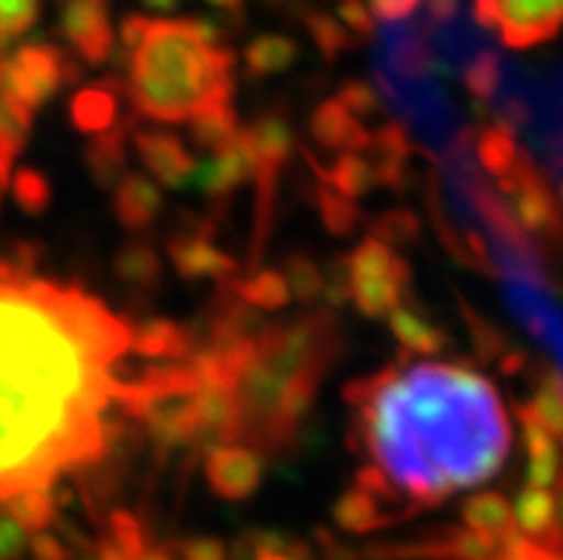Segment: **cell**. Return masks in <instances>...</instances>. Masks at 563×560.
<instances>
[{
    "label": "cell",
    "instance_id": "49",
    "mask_svg": "<svg viewBox=\"0 0 563 560\" xmlns=\"http://www.w3.org/2000/svg\"><path fill=\"white\" fill-rule=\"evenodd\" d=\"M152 18H146V14L141 12H132L126 14L121 21V26H118V37H121V46H123V55H132V52L137 50V43L143 41V35H146V29H150Z\"/></svg>",
    "mask_w": 563,
    "mask_h": 560
},
{
    "label": "cell",
    "instance_id": "15",
    "mask_svg": "<svg viewBox=\"0 0 563 560\" xmlns=\"http://www.w3.org/2000/svg\"><path fill=\"white\" fill-rule=\"evenodd\" d=\"M114 218L126 232H146L164 212V191L146 175L126 172L112 189Z\"/></svg>",
    "mask_w": 563,
    "mask_h": 560
},
{
    "label": "cell",
    "instance_id": "58",
    "mask_svg": "<svg viewBox=\"0 0 563 560\" xmlns=\"http://www.w3.org/2000/svg\"><path fill=\"white\" fill-rule=\"evenodd\" d=\"M3 191H7V189H3V186H0V200H3Z\"/></svg>",
    "mask_w": 563,
    "mask_h": 560
},
{
    "label": "cell",
    "instance_id": "26",
    "mask_svg": "<svg viewBox=\"0 0 563 560\" xmlns=\"http://www.w3.org/2000/svg\"><path fill=\"white\" fill-rule=\"evenodd\" d=\"M118 281L129 284L137 292H150L164 281V261L155 252V246L146 241H129L118 249L112 263Z\"/></svg>",
    "mask_w": 563,
    "mask_h": 560
},
{
    "label": "cell",
    "instance_id": "6",
    "mask_svg": "<svg viewBox=\"0 0 563 560\" xmlns=\"http://www.w3.org/2000/svg\"><path fill=\"white\" fill-rule=\"evenodd\" d=\"M80 64L52 43H21L0 61V95L35 114L66 84H78Z\"/></svg>",
    "mask_w": 563,
    "mask_h": 560
},
{
    "label": "cell",
    "instance_id": "5",
    "mask_svg": "<svg viewBox=\"0 0 563 560\" xmlns=\"http://www.w3.org/2000/svg\"><path fill=\"white\" fill-rule=\"evenodd\" d=\"M250 138L255 146V215H252V238H250V270L264 261L269 246L272 223H275V204H278L280 172L295 150V129L284 112L266 109L252 121Z\"/></svg>",
    "mask_w": 563,
    "mask_h": 560
},
{
    "label": "cell",
    "instance_id": "59",
    "mask_svg": "<svg viewBox=\"0 0 563 560\" xmlns=\"http://www.w3.org/2000/svg\"><path fill=\"white\" fill-rule=\"evenodd\" d=\"M561 198H563V186H561Z\"/></svg>",
    "mask_w": 563,
    "mask_h": 560
},
{
    "label": "cell",
    "instance_id": "55",
    "mask_svg": "<svg viewBox=\"0 0 563 560\" xmlns=\"http://www.w3.org/2000/svg\"><path fill=\"white\" fill-rule=\"evenodd\" d=\"M135 560H175L172 558V549H164V547H150L146 552L141 554V558Z\"/></svg>",
    "mask_w": 563,
    "mask_h": 560
},
{
    "label": "cell",
    "instance_id": "27",
    "mask_svg": "<svg viewBox=\"0 0 563 560\" xmlns=\"http://www.w3.org/2000/svg\"><path fill=\"white\" fill-rule=\"evenodd\" d=\"M303 157H307L309 169L314 172V178L321 180V184L332 186L343 198H364V195L372 191V186H375L369 166H366V161L361 155H338V161L332 166L318 164V157L309 150H303Z\"/></svg>",
    "mask_w": 563,
    "mask_h": 560
},
{
    "label": "cell",
    "instance_id": "22",
    "mask_svg": "<svg viewBox=\"0 0 563 560\" xmlns=\"http://www.w3.org/2000/svg\"><path fill=\"white\" fill-rule=\"evenodd\" d=\"M389 329L398 338V343L404 347L407 355H438L441 349H446L450 338L446 332L438 327H432L421 312H418V306L404 300L398 309L389 312Z\"/></svg>",
    "mask_w": 563,
    "mask_h": 560
},
{
    "label": "cell",
    "instance_id": "12",
    "mask_svg": "<svg viewBox=\"0 0 563 560\" xmlns=\"http://www.w3.org/2000/svg\"><path fill=\"white\" fill-rule=\"evenodd\" d=\"M207 483L214 497L229 501V504H241L250 501L264 481V461L246 447H218L207 452Z\"/></svg>",
    "mask_w": 563,
    "mask_h": 560
},
{
    "label": "cell",
    "instance_id": "36",
    "mask_svg": "<svg viewBox=\"0 0 563 560\" xmlns=\"http://www.w3.org/2000/svg\"><path fill=\"white\" fill-rule=\"evenodd\" d=\"M100 540H107L109 547L121 554V560H135L150 549V535H146L143 524L137 520V515H132L129 509L109 512L107 535Z\"/></svg>",
    "mask_w": 563,
    "mask_h": 560
},
{
    "label": "cell",
    "instance_id": "56",
    "mask_svg": "<svg viewBox=\"0 0 563 560\" xmlns=\"http://www.w3.org/2000/svg\"><path fill=\"white\" fill-rule=\"evenodd\" d=\"M146 12H172L175 9V3L172 0H152V3H146Z\"/></svg>",
    "mask_w": 563,
    "mask_h": 560
},
{
    "label": "cell",
    "instance_id": "16",
    "mask_svg": "<svg viewBox=\"0 0 563 560\" xmlns=\"http://www.w3.org/2000/svg\"><path fill=\"white\" fill-rule=\"evenodd\" d=\"M309 135L321 150L338 152V155H357L369 143V129L355 121L335 98L314 107L312 118H309Z\"/></svg>",
    "mask_w": 563,
    "mask_h": 560
},
{
    "label": "cell",
    "instance_id": "43",
    "mask_svg": "<svg viewBox=\"0 0 563 560\" xmlns=\"http://www.w3.org/2000/svg\"><path fill=\"white\" fill-rule=\"evenodd\" d=\"M335 100L361 123L369 121V118H378V114L384 112L380 95L375 92L366 80L352 78L346 80V84H341V92H338Z\"/></svg>",
    "mask_w": 563,
    "mask_h": 560
},
{
    "label": "cell",
    "instance_id": "11",
    "mask_svg": "<svg viewBox=\"0 0 563 560\" xmlns=\"http://www.w3.org/2000/svg\"><path fill=\"white\" fill-rule=\"evenodd\" d=\"M60 32L71 43V50L78 52L80 61L89 66L107 64L114 55L118 37L112 29V14L107 3L100 0H75L60 9Z\"/></svg>",
    "mask_w": 563,
    "mask_h": 560
},
{
    "label": "cell",
    "instance_id": "9",
    "mask_svg": "<svg viewBox=\"0 0 563 560\" xmlns=\"http://www.w3.org/2000/svg\"><path fill=\"white\" fill-rule=\"evenodd\" d=\"M475 23L500 37L509 50H529L547 43L563 29V3H512V0H484L472 7Z\"/></svg>",
    "mask_w": 563,
    "mask_h": 560
},
{
    "label": "cell",
    "instance_id": "35",
    "mask_svg": "<svg viewBox=\"0 0 563 560\" xmlns=\"http://www.w3.org/2000/svg\"><path fill=\"white\" fill-rule=\"evenodd\" d=\"M52 490V486H49ZM49 490H29L21 495H12L3 501V512L14 524L21 526L23 532H43L46 526L55 520V501H52Z\"/></svg>",
    "mask_w": 563,
    "mask_h": 560
},
{
    "label": "cell",
    "instance_id": "28",
    "mask_svg": "<svg viewBox=\"0 0 563 560\" xmlns=\"http://www.w3.org/2000/svg\"><path fill=\"white\" fill-rule=\"evenodd\" d=\"M223 286H229V292L255 312L257 309L261 312H278L289 304V289H286V281L278 270H257L250 272L246 277L238 275L235 281H229Z\"/></svg>",
    "mask_w": 563,
    "mask_h": 560
},
{
    "label": "cell",
    "instance_id": "44",
    "mask_svg": "<svg viewBox=\"0 0 563 560\" xmlns=\"http://www.w3.org/2000/svg\"><path fill=\"white\" fill-rule=\"evenodd\" d=\"M41 21V3L35 0H0V37L18 41Z\"/></svg>",
    "mask_w": 563,
    "mask_h": 560
},
{
    "label": "cell",
    "instance_id": "10",
    "mask_svg": "<svg viewBox=\"0 0 563 560\" xmlns=\"http://www.w3.org/2000/svg\"><path fill=\"white\" fill-rule=\"evenodd\" d=\"M255 175V146H252L250 129L241 127L238 135L221 152L203 157L192 169L195 189L212 206L223 209L229 198Z\"/></svg>",
    "mask_w": 563,
    "mask_h": 560
},
{
    "label": "cell",
    "instance_id": "13",
    "mask_svg": "<svg viewBox=\"0 0 563 560\" xmlns=\"http://www.w3.org/2000/svg\"><path fill=\"white\" fill-rule=\"evenodd\" d=\"M129 143L135 146L146 169L169 189H184L192 180L195 157L178 135L164 129H135L129 132Z\"/></svg>",
    "mask_w": 563,
    "mask_h": 560
},
{
    "label": "cell",
    "instance_id": "23",
    "mask_svg": "<svg viewBox=\"0 0 563 560\" xmlns=\"http://www.w3.org/2000/svg\"><path fill=\"white\" fill-rule=\"evenodd\" d=\"M298 41L289 35H278V32H264V35H257L243 50V64H246L250 78L255 80L284 75V72H289L298 64Z\"/></svg>",
    "mask_w": 563,
    "mask_h": 560
},
{
    "label": "cell",
    "instance_id": "54",
    "mask_svg": "<svg viewBox=\"0 0 563 560\" xmlns=\"http://www.w3.org/2000/svg\"><path fill=\"white\" fill-rule=\"evenodd\" d=\"M209 12L214 14L212 21L229 32V29H241L246 23V7L238 3V0H229V3H209Z\"/></svg>",
    "mask_w": 563,
    "mask_h": 560
},
{
    "label": "cell",
    "instance_id": "53",
    "mask_svg": "<svg viewBox=\"0 0 563 560\" xmlns=\"http://www.w3.org/2000/svg\"><path fill=\"white\" fill-rule=\"evenodd\" d=\"M552 490H555L552 492V501H555V518H552V529L541 547L550 549V552L555 554H563V463H561V475H558Z\"/></svg>",
    "mask_w": 563,
    "mask_h": 560
},
{
    "label": "cell",
    "instance_id": "39",
    "mask_svg": "<svg viewBox=\"0 0 563 560\" xmlns=\"http://www.w3.org/2000/svg\"><path fill=\"white\" fill-rule=\"evenodd\" d=\"M461 80H464L466 92L478 103H486L498 95L500 86V61L493 50H484L481 46L475 55L461 66Z\"/></svg>",
    "mask_w": 563,
    "mask_h": 560
},
{
    "label": "cell",
    "instance_id": "51",
    "mask_svg": "<svg viewBox=\"0 0 563 560\" xmlns=\"http://www.w3.org/2000/svg\"><path fill=\"white\" fill-rule=\"evenodd\" d=\"M338 21L346 29L357 32L361 37H369L375 32V21H372L369 9L364 3H341L338 7Z\"/></svg>",
    "mask_w": 563,
    "mask_h": 560
},
{
    "label": "cell",
    "instance_id": "1",
    "mask_svg": "<svg viewBox=\"0 0 563 560\" xmlns=\"http://www.w3.org/2000/svg\"><path fill=\"white\" fill-rule=\"evenodd\" d=\"M123 352L126 323L80 289L0 284V504L100 461Z\"/></svg>",
    "mask_w": 563,
    "mask_h": 560
},
{
    "label": "cell",
    "instance_id": "31",
    "mask_svg": "<svg viewBox=\"0 0 563 560\" xmlns=\"http://www.w3.org/2000/svg\"><path fill=\"white\" fill-rule=\"evenodd\" d=\"M475 150H478L481 166L498 180L507 178L509 172L515 169V164H518V157L523 155L507 123H493V127L481 129Z\"/></svg>",
    "mask_w": 563,
    "mask_h": 560
},
{
    "label": "cell",
    "instance_id": "2",
    "mask_svg": "<svg viewBox=\"0 0 563 560\" xmlns=\"http://www.w3.org/2000/svg\"><path fill=\"white\" fill-rule=\"evenodd\" d=\"M400 363L352 381L343 397L357 409L352 449L364 447L407 509L441 504L498 475L509 454V420L484 375L455 363Z\"/></svg>",
    "mask_w": 563,
    "mask_h": 560
},
{
    "label": "cell",
    "instance_id": "50",
    "mask_svg": "<svg viewBox=\"0 0 563 560\" xmlns=\"http://www.w3.org/2000/svg\"><path fill=\"white\" fill-rule=\"evenodd\" d=\"M369 9L372 21L384 23V26H393V23H404L409 14H418V3H409V0H400V3H386V0H375Z\"/></svg>",
    "mask_w": 563,
    "mask_h": 560
},
{
    "label": "cell",
    "instance_id": "34",
    "mask_svg": "<svg viewBox=\"0 0 563 560\" xmlns=\"http://www.w3.org/2000/svg\"><path fill=\"white\" fill-rule=\"evenodd\" d=\"M298 14L303 29H307L309 37H312V43L327 61H335L341 52H350L357 46V37H352L350 29L343 26L338 18H332V14L309 7H300Z\"/></svg>",
    "mask_w": 563,
    "mask_h": 560
},
{
    "label": "cell",
    "instance_id": "3",
    "mask_svg": "<svg viewBox=\"0 0 563 560\" xmlns=\"http://www.w3.org/2000/svg\"><path fill=\"white\" fill-rule=\"evenodd\" d=\"M341 347V323L329 309L266 323L232 383L238 440L257 449V458L292 449Z\"/></svg>",
    "mask_w": 563,
    "mask_h": 560
},
{
    "label": "cell",
    "instance_id": "18",
    "mask_svg": "<svg viewBox=\"0 0 563 560\" xmlns=\"http://www.w3.org/2000/svg\"><path fill=\"white\" fill-rule=\"evenodd\" d=\"M123 84L118 78H103L75 92L69 103L71 123L84 135H103L121 118Z\"/></svg>",
    "mask_w": 563,
    "mask_h": 560
},
{
    "label": "cell",
    "instance_id": "41",
    "mask_svg": "<svg viewBox=\"0 0 563 560\" xmlns=\"http://www.w3.org/2000/svg\"><path fill=\"white\" fill-rule=\"evenodd\" d=\"M372 238L384 246H409L421 238V220L412 209H386L369 220Z\"/></svg>",
    "mask_w": 563,
    "mask_h": 560
},
{
    "label": "cell",
    "instance_id": "38",
    "mask_svg": "<svg viewBox=\"0 0 563 560\" xmlns=\"http://www.w3.org/2000/svg\"><path fill=\"white\" fill-rule=\"evenodd\" d=\"M343 263H346L350 281H366V277L393 275L398 255L380 241H375V238H366V241H361L352 249L350 255L343 257Z\"/></svg>",
    "mask_w": 563,
    "mask_h": 560
},
{
    "label": "cell",
    "instance_id": "7",
    "mask_svg": "<svg viewBox=\"0 0 563 560\" xmlns=\"http://www.w3.org/2000/svg\"><path fill=\"white\" fill-rule=\"evenodd\" d=\"M498 195L509 198V215L536 252L552 246V243H563L561 206H558L550 184L543 180L538 166L527 155L518 157L515 169L507 178L498 180Z\"/></svg>",
    "mask_w": 563,
    "mask_h": 560
},
{
    "label": "cell",
    "instance_id": "25",
    "mask_svg": "<svg viewBox=\"0 0 563 560\" xmlns=\"http://www.w3.org/2000/svg\"><path fill=\"white\" fill-rule=\"evenodd\" d=\"M527 411L563 447V377L555 366H538Z\"/></svg>",
    "mask_w": 563,
    "mask_h": 560
},
{
    "label": "cell",
    "instance_id": "24",
    "mask_svg": "<svg viewBox=\"0 0 563 560\" xmlns=\"http://www.w3.org/2000/svg\"><path fill=\"white\" fill-rule=\"evenodd\" d=\"M332 520L346 535H366L375 532V529H384V526L398 524V518L389 515L384 504H378L375 497L355 490V486L338 497L335 506H332Z\"/></svg>",
    "mask_w": 563,
    "mask_h": 560
},
{
    "label": "cell",
    "instance_id": "45",
    "mask_svg": "<svg viewBox=\"0 0 563 560\" xmlns=\"http://www.w3.org/2000/svg\"><path fill=\"white\" fill-rule=\"evenodd\" d=\"M323 300H327L329 312H335L338 306L350 300V275H346V263L343 257H332L329 266L323 270Z\"/></svg>",
    "mask_w": 563,
    "mask_h": 560
},
{
    "label": "cell",
    "instance_id": "19",
    "mask_svg": "<svg viewBox=\"0 0 563 560\" xmlns=\"http://www.w3.org/2000/svg\"><path fill=\"white\" fill-rule=\"evenodd\" d=\"M129 352L150 361L180 363L192 355V332L169 318L141 320L135 329H129Z\"/></svg>",
    "mask_w": 563,
    "mask_h": 560
},
{
    "label": "cell",
    "instance_id": "29",
    "mask_svg": "<svg viewBox=\"0 0 563 560\" xmlns=\"http://www.w3.org/2000/svg\"><path fill=\"white\" fill-rule=\"evenodd\" d=\"M466 529L481 535H489L495 540H504L509 532H515L512 524V504L500 492H481L472 495L461 509Z\"/></svg>",
    "mask_w": 563,
    "mask_h": 560
},
{
    "label": "cell",
    "instance_id": "47",
    "mask_svg": "<svg viewBox=\"0 0 563 560\" xmlns=\"http://www.w3.org/2000/svg\"><path fill=\"white\" fill-rule=\"evenodd\" d=\"M26 532L0 506V560H18L26 552Z\"/></svg>",
    "mask_w": 563,
    "mask_h": 560
},
{
    "label": "cell",
    "instance_id": "40",
    "mask_svg": "<svg viewBox=\"0 0 563 560\" xmlns=\"http://www.w3.org/2000/svg\"><path fill=\"white\" fill-rule=\"evenodd\" d=\"M9 184H12V198L14 204L21 206V212L37 218V215H43L52 206L49 178H46L41 169H35V166H23V169H18Z\"/></svg>",
    "mask_w": 563,
    "mask_h": 560
},
{
    "label": "cell",
    "instance_id": "52",
    "mask_svg": "<svg viewBox=\"0 0 563 560\" xmlns=\"http://www.w3.org/2000/svg\"><path fill=\"white\" fill-rule=\"evenodd\" d=\"M29 554H32V560H71L64 540H57L49 532L32 535V540H29Z\"/></svg>",
    "mask_w": 563,
    "mask_h": 560
},
{
    "label": "cell",
    "instance_id": "30",
    "mask_svg": "<svg viewBox=\"0 0 563 560\" xmlns=\"http://www.w3.org/2000/svg\"><path fill=\"white\" fill-rule=\"evenodd\" d=\"M552 518H555V501L552 492L547 490H521L512 504V524L515 532L523 535L527 540L543 543L552 529Z\"/></svg>",
    "mask_w": 563,
    "mask_h": 560
},
{
    "label": "cell",
    "instance_id": "20",
    "mask_svg": "<svg viewBox=\"0 0 563 560\" xmlns=\"http://www.w3.org/2000/svg\"><path fill=\"white\" fill-rule=\"evenodd\" d=\"M518 424L523 432V447H527L529 463H527V483L529 490H547L555 486L558 475H561V454H558V443L541 424L527 411V406L518 404Z\"/></svg>",
    "mask_w": 563,
    "mask_h": 560
},
{
    "label": "cell",
    "instance_id": "21",
    "mask_svg": "<svg viewBox=\"0 0 563 560\" xmlns=\"http://www.w3.org/2000/svg\"><path fill=\"white\" fill-rule=\"evenodd\" d=\"M126 123H114L109 132L89 138V143H86V169H89V178H92L100 189H114V184L126 175Z\"/></svg>",
    "mask_w": 563,
    "mask_h": 560
},
{
    "label": "cell",
    "instance_id": "17",
    "mask_svg": "<svg viewBox=\"0 0 563 560\" xmlns=\"http://www.w3.org/2000/svg\"><path fill=\"white\" fill-rule=\"evenodd\" d=\"M409 298H412V266L400 255L393 275L350 281V300L366 318H389V312Z\"/></svg>",
    "mask_w": 563,
    "mask_h": 560
},
{
    "label": "cell",
    "instance_id": "32",
    "mask_svg": "<svg viewBox=\"0 0 563 560\" xmlns=\"http://www.w3.org/2000/svg\"><path fill=\"white\" fill-rule=\"evenodd\" d=\"M312 204L321 215V223L332 238H350L355 234L357 223H361V209L355 200L338 195L332 186L314 180L312 186Z\"/></svg>",
    "mask_w": 563,
    "mask_h": 560
},
{
    "label": "cell",
    "instance_id": "48",
    "mask_svg": "<svg viewBox=\"0 0 563 560\" xmlns=\"http://www.w3.org/2000/svg\"><path fill=\"white\" fill-rule=\"evenodd\" d=\"M314 540H318V547H321V560H364L361 549L346 547V543H343L332 529H327V526H321V529L314 532Z\"/></svg>",
    "mask_w": 563,
    "mask_h": 560
},
{
    "label": "cell",
    "instance_id": "8",
    "mask_svg": "<svg viewBox=\"0 0 563 560\" xmlns=\"http://www.w3.org/2000/svg\"><path fill=\"white\" fill-rule=\"evenodd\" d=\"M214 223L209 215L180 212L175 220V229L166 238V252L184 281H200V277H212L218 286L235 281L241 266L232 255L212 243Z\"/></svg>",
    "mask_w": 563,
    "mask_h": 560
},
{
    "label": "cell",
    "instance_id": "33",
    "mask_svg": "<svg viewBox=\"0 0 563 560\" xmlns=\"http://www.w3.org/2000/svg\"><path fill=\"white\" fill-rule=\"evenodd\" d=\"M238 114L232 109V103L227 107H212L207 112H200L198 118L189 121V138L198 146L200 152H221L223 146H229V141L238 135Z\"/></svg>",
    "mask_w": 563,
    "mask_h": 560
},
{
    "label": "cell",
    "instance_id": "4",
    "mask_svg": "<svg viewBox=\"0 0 563 560\" xmlns=\"http://www.w3.org/2000/svg\"><path fill=\"white\" fill-rule=\"evenodd\" d=\"M126 98L135 114L157 123H186L235 95V55L209 50L184 21L157 18L129 55Z\"/></svg>",
    "mask_w": 563,
    "mask_h": 560
},
{
    "label": "cell",
    "instance_id": "46",
    "mask_svg": "<svg viewBox=\"0 0 563 560\" xmlns=\"http://www.w3.org/2000/svg\"><path fill=\"white\" fill-rule=\"evenodd\" d=\"M180 560H227V547L223 540L209 538V535H198V538L180 540V547L175 549Z\"/></svg>",
    "mask_w": 563,
    "mask_h": 560
},
{
    "label": "cell",
    "instance_id": "37",
    "mask_svg": "<svg viewBox=\"0 0 563 560\" xmlns=\"http://www.w3.org/2000/svg\"><path fill=\"white\" fill-rule=\"evenodd\" d=\"M284 281L289 289V298H298L300 304H312L323 295V270L321 263L309 257L307 252H295L284 261Z\"/></svg>",
    "mask_w": 563,
    "mask_h": 560
},
{
    "label": "cell",
    "instance_id": "57",
    "mask_svg": "<svg viewBox=\"0 0 563 560\" xmlns=\"http://www.w3.org/2000/svg\"><path fill=\"white\" fill-rule=\"evenodd\" d=\"M252 560H286V558L284 554H275V552H261V554H255Z\"/></svg>",
    "mask_w": 563,
    "mask_h": 560
},
{
    "label": "cell",
    "instance_id": "42",
    "mask_svg": "<svg viewBox=\"0 0 563 560\" xmlns=\"http://www.w3.org/2000/svg\"><path fill=\"white\" fill-rule=\"evenodd\" d=\"M457 306H461V312H464L466 327H470V334L472 341H475V349H478V355L484 358V361H504V358L509 355V343L507 338L500 334V329H495L489 320L481 318L466 300H457Z\"/></svg>",
    "mask_w": 563,
    "mask_h": 560
},
{
    "label": "cell",
    "instance_id": "14",
    "mask_svg": "<svg viewBox=\"0 0 563 560\" xmlns=\"http://www.w3.org/2000/svg\"><path fill=\"white\" fill-rule=\"evenodd\" d=\"M366 152H369V157H364V161L375 184L395 191L409 184V161H412L415 143L400 123H380L375 132H369Z\"/></svg>",
    "mask_w": 563,
    "mask_h": 560
}]
</instances>
